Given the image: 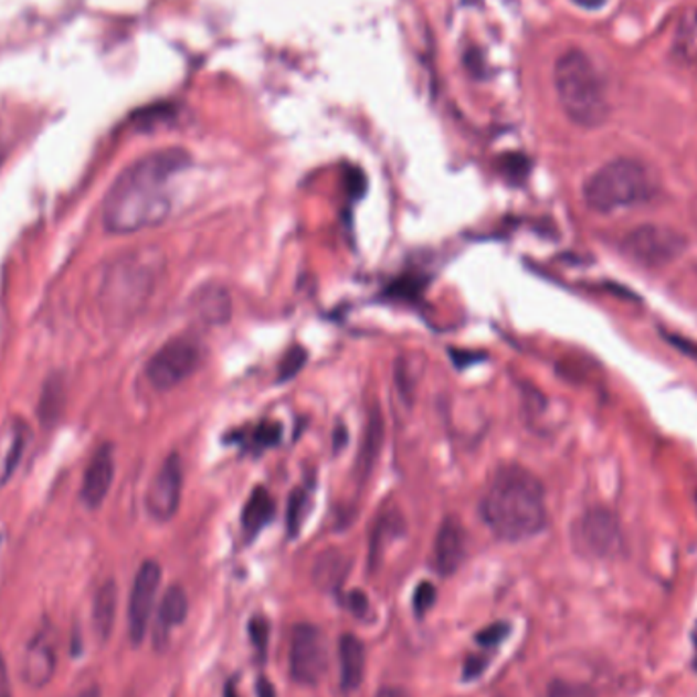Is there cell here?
Listing matches in <instances>:
<instances>
[{
    "label": "cell",
    "mask_w": 697,
    "mask_h": 697,
    "mask_svg": "<svg viewBox=\"0 0 697 697\" xmlns=\"http://www.w3.org/2000/svg\"><path fill=\"white\" fill-rule=\"evenodd\" d=\"M351 561L349 557L339 551V549H329L316 559L315 569H313V578L318 588L323 590H337L341 585L347 573H349Z\"/></svg>",
    "instance_id": "d6986e66"
},
{
    "label": "cell",
    "mask_w": 697,
    "mask_h": 697,
    "mask_svg": "<svg viewBox=\"0 0 697 697\" xmlns=\"http://www.w3.org/2000/svg\"><path fill=\"white\" fill-rule=\"evenodd\" d=\"M434 600H436V590H434L433 583H431V581H422L421 585L416 588L414 595H412L414 612H416L419 616H424V614L433 608Z\"/></svg>",
    "instance_id": "83f0119b"
},
{
    "label": "cell",
    "mask_w": 697,
    "mask_h": 697,
    "mask_svg": "<svg viewBox=\"0 0 697 697\" xmlns=\"http://www.w3.org/2000/svg\"><path fill=\"white\" fill-rule=\"evenodd\" d=\"M182 486H184L182 460L173 453L161 463L145 496L147 513L154 520L168 522L176 516L182 500Z\"/></svg>",
    "instance_id": "8fae6325"
},
{
    "label": "cell",
    "mask_w": 697,
    "mask_h": 697,
    "mask_svg": "<svg viewBox=\"0 0 697 697\" xmlns=\"http://www.w3.org/2000/svg\"><path fill=\"white\" fill-rule=\"evenodd\" d=\"M202 363V347L192 337H176L161 345L145 366L147 382L156 390H171L197 373Z\"/></svg>",
    "instance_id": "8992f818"
},
{
    "label": "cell",
    "mask_w": 697,
    "mask_h": 697,
    "mask_svg": "<svg viewBox=\"0 0 697 697\" xmlns=\"http://www.w3.org/2000/svg\"><path fill=\"white\" fill-rule=\"evenodd\" d=\"M308 514V496L303 489H296L289 498L288 506V532L289 537H296L303 530L304 518Z\"/></svg>",
    "instance_id": "cb8c5ba5"
},
{
    "label": "cell",
    "mask_w": 697,
    "mask_h": 697,
    "mask_svg": "<svg viewBox=\"0 0 697 697\" xmlns=\"http://www.w3.org/2000/svg\"><path fill=\"white\" fill-rule=\"evenodd\" d=\"M571 537L579 553L592 559H614L624 545L619 516L605 508H590L581 514Z\"/></svg>",
    "instance_id": "52a82bcc"
},
{
    "label": "cell",
    "mask_w": 697,
    "mask_h": 697,
    "mask_svg": "<svg viewBox=\"0 0 697 697\" xmlns=\"http://www.w3.org/2000/svg\"><path fill=\"white\" fill-rule=\"evenodd\" d=\"M57 667V646L52 631L41 629L35 632L21 658V677L29 687L41 689L50 684Z\"/></svg>",
    "instance_id": "7c38bea8"
},
{
    "label": "cell",
    "mask_w": 697,
    "mask_h": 697,
    "mask_svg": "<svg viewBox=\"0 0 697 697\" xmlns=\"http://www.w3.org/2000/svg\"><path fill=\"white\" fill-rule=\"evenodd\" d=\"M329 667V646L320 629L313 624H298L289 641V673L294 682L315 685Z\"/></svg>",
    "instance_id": "ba28073f"
},
{
    "label": "cell",
    "mask_w": 697,
    "mask_h": 697,
    "mask_svg": "<svg viewBox=\"0 0 697 697\" xmlns=\"http://www.w3.org/2000/svg\"><path fill=\"white\" fill-rule=\"evenodd\" d=\"M192 310L197 315L198 320H202L204 325H224L229 323L231 313H233V303L229 292L219 286V284H209L198 288L197 294L192 296Z\"/></svg>",
    "instance_id": "2e32d148"
},
{
    "label": "cell",
    "mask_w": 697,
    "mask_h": 697,
    "mask_svg": "<svg viewBox=\"0 0 697 697\" xmlns=\"http://www.w3.org/2000/svg\"><path fill=\"white\" fill-rule=\"evenodd\" d=\"M224 697H237L235 689H233V685H229V687H226V694H224Z\"/></svg>",
    "instance_id": "8d00e7d4"
},
{
    "label": "cell",
    "mask_w": 697,
    "mask_h": 697,
    "mask_svg": "<svg viewBox=\"0 0 697 697\" xmlns=\"http://www.w3.org/2000/svg\"><path fill=\"white\" fill-rule=\"evenodd\" d=\"M276 514V501L264 487H255L251 492L250 500L243 508V530L247 537H255L262 528L272 522Z\"/></svg>",
    "instance_id": "ffe728a7"
},
{
    "label": "cell",
    "mask_w": 697,
    "mask_h": 697,
    "mask_svg": "<svg viewBox=\"0 0 697 697\" xmlns=\"http://www.w3.org/2000/svg\"><path fill=\"white\" fill-rule=\"evenodd\" d=\"M341 604L345 605L349 612H353L356 616H366V612H368L369 608L368 598L361 592H349L347 595H342Z\"/></svg>",
    "instance_id": "f546056e"
},
{
    "label": "cell",
    "mask_w": 697,
    "mask_h": 697,
    "mask_svg": "<svg viewBox=\"0 0 697 697\" xmlns=\"http://www.w3.org/2000/svg\"><path fill=\"white\" fill-rule=\"evenodd\" d=\"M383 443V421L378 410H371L369 412L368 426H366V434H363V443L359 448V457H357V474L359 479H368V475L371 474L378 455H380V447Z\"/></svg>",
    "instance_id": "44dd1931"
},
{
    "label": "cell",
    "mask_w": 697,
    "mask_h": 697,
    "mask_svg": "<svg viewBox=\"0 0 697 697\" xmlns=\"http://www.w3.org/2000/svg\"><path fill=\"white\" fill-rule=\"evenodd\" d=\"M434 567L441 575H453L465 559V530L455 516H447L434 539Z\"/></svg>",
    "instance_id": "5bb4252c"
},
{
    "label": "cell",
    "mask_w": 697,
    "mask_h": 697,
    "mask_svg": "<svg viewBox=\"0 0 697 697\" xmlns=\"http://www.w3.org/2000/svg\"><path fill=\"white\" fill-rule=\"evenodd\" d=\"M188 166V151L178 147L137 159L106 194L103 207L106 231L129 235L163 223L171 211V180Z\"/></svg>",
    "instance_id": "6da1fadb"
},
{
    "label": "cell",
    "mask_w": 697,
    "mask_h": 697,
    "mask_svg": "<svg viewBox=\"0 0 697 697\" xmlns=\"http://www.w3.org/2000/svg\"><path fill=\"white\" fill-rule=\"evenodd\" d=\"M250 638L253 646L264 655L267 643H270V622L262 616H255L251 620Z\"/></svg>",
    "instance_id": "f1b7e54d"
},
{
    "label": "cell",
    "mask_w": 697,
    "mask_h": 697,
    "mask_svg": "<svg viewBox=\"0 0 697 697\" xmlns=\"http://www.w3.org/2000/svg\"><path fill=\"white\" fill-rule=\"evenodd\" d=\"M581 9H588V11H598L602 9L608 0H573Z\"/></svg>",
    "instance_id": "836d02e7"
},
{
    "label": "cell",
    "mask_w": 697,
    "mask_h": 697,
    "mask_svg": "<svg viewBox=\"0 0 697 697\" xmlns=\"http://www.w3.org/2000/svg\"><path fill=\"white\" fill-rule=\"evenodd\" d=\"M72 697H101V691H98V687H88V689H82L80 694Z\"/></svg>",
    "instance_id": "d590c367"
},
{
    "label": "cell",
    "mask_w": 697,
    "mask_h": 697,
    "mask_svg": "<svg viewBox=\"0 0 697 697\" xmlns=\"http://www.w3.org/2000/svg\"><path fill=\"white\" fill-rule=\"evenodd\" d=\"M555 91L567 117L579 127L595 129L610 117L604 80L581 50H569L555 64Z\"/></svg>",
    "instance_id": "3957f363"
},
{
    "label": "cell",
    "mask_w": 697,
    "mask_h": 697,
    "mask_svg": "<svg viewBox=\"0 0 697 697\" xmlns=\"http://www.w3.org/2000/svg\"><path fill=\"white\" fill-rule=\"evenodd\" d=\"M653 194V182L643 163L614 159L593 171L583 184L585 204L598 212L620 211L645 202Z\"/></svg>",
    "instance_id": "277c9868"
},
{
    "label": "cell",
    "mask_w": 697,
    "mask_h": 697,
    "mask_svg": "<svg viewBox=\"0 0 697 697\" xmlns=\"http://www.w3.org/2000/svg\"><path fill=\"white\" fill-rule=\"evenodd\" d=\"M694 641H696V646H697V626H696V632H694Z\"/></svg>",
    "instance_id": "74e56055"
},
{
    "label": "cell",
    "mask_w": 697,
    "mask_h": 697,
    "mask_svg": "<svg viewBox=\"0 0 697 697\" xmlns=\"http://www.w3.org/2000/svg\"><path fill=\"white\" fill-rule=\"evenodd\" d=\"M547 697H598V694L592 685L569 682V679H555L549 684Z\"/></svg>",
    "instance_id": "d4e9b609"
},
{
    "label": "cell",
    "mask_w": 697,
    "mask_h": 697,
    "mask_svg": "<svg viewBox=\"0 0 697 697\" xmlns=\"http://www.w3.org/2000/svg\"><path fill=\"white\" fill-rule=\"evenodd\" d=\"M117 583L115 581H105L94 595L93 604V626L96 636L105 643L110 638L113 629H115V619H117Z\"/></svg>",
    "instance_id": "ac0fdd59"
},
{
    "label": "cell",
    "mask_w": 697,
    "mask_h": 697,
    "mask_svg": "<svg viewBox=\"0 0 697 697\" xmlns=\"http://www.w3.org/2000/svg\"><path fill=\"white\" fill-rule=\"evenodd\" d=\"M306 357L308 356H306L304 347H294V349L289 351L288 356L284 357V361H282V368H279V382L294 378V376L304 368Z\"/></svg>",
    "instance_id": "4316f807"
},
{
    "label": "cell",
    "mask_w": 697,
    "mask_h": 697,
    "mask_svg": "<svg viewBox=\"0 0 697 697\" xmlns=\"http://www.w3.org/2000/svg\"><path fill=\"white\" fill-rule=\"evenodd\" d=\"M376 697H412L410 694H406L404 689H398V687H383L378 691V696Z\"/></svg>",
    "instance_id": "e575fe53"
},
{
    "label": "cell",
    "mask_w": 697,
    "mask_h": 697,
    "mask_svg": "<svg viewBox=\"0 0 697 697\" xmlns=\"http://www.w3.org/2000/svg\"><path fill=\"white\" fill-rule=\"evenodd\" d=\"M186 616H188V595L180 585H171L161 598L158 619L154 624V645L158 651H163L168 646L171 632L184 622Z\"/></svg>",
    "instance_id": "9a60e30c"
},
{
    "label": "cell",
    "mask_w": 697,
    "mask_h": 697,
    "mask_svg": "<svg viewBox=\"0 0 697 697\" xmlns=\"http://www.w3.org/2000/svg\"><path fill=\"white\" fill-rule=\"evenodd\" d=\"M673 52L679 62L694 64L697 62V9H687L675 31Z\"/></svg>",
    "instance_id": "7402d4cb"
},
{
    "label": "cell",
    "mask_w": 697,
    "mask_h": 697,
    "mask_svg": "<svg viewBox=\"0 0 697 697\" xmlns=\"http://www.w3.org/2000/svg\"><path fill=\"white\" fill-rule=\"evenodd\" d=\"M159 583H161V567L156 561H145L139 567L133 581L127 622H129V638L133 645H141L151 622V614L156 608Z\"/></svg>",
    "instance_id": "30bf717a"
},
{
    "label": "cell",
    "mask_w": 697,
    "mask_h": 697,
    "mask_svg": "<svg viewBox=\"0 0 697 697\" xmlns=\"http://www.w3.org/2000/svg\"><path fill=\"white\" fill-rule=\"evenodd\" d=\"M687 247V239L669 226L643 224L624 239V251L638 264L661 267L672 264Z\"/></svg>",
    "instance_id": "9c48e42d"
},
{
    "label": "cell",
    "mask_w": 697,
    "mask_h": 697,
    "mask_svg": "<svg viewBox=\"0 0 697 697\" xmlns=\"http://www.w3.org/2000/svg\"><path fill=\"white\" fill-rule=\"evenodd\" d=\"M486 658L469 657L465 663V679H474L477 675H482L486 669Z\"/></svg>",
    "instance_id": "4dcf8cb0"
},
{
    "label": "cell",
    "mask_w": 697,
    "mask_h": 697,
    "mask_svg": "<svg viewBox=\"0 0 697 697\" xmlns=\"http://www.w3.org/2000/svg\"><path fill=\"white\" fill-rule=\"evenodd\" d=\"M25 424H23V422H17V429H13V439H11V445H9V453H7L4 463H2V475H0L2 482H7L14 469H17V465H19V461H21V455H23V451H25Z\"/></svg>",
    "instance_id": "603a6c76"
},
{
    "label": "cell",
    "mask_w": 697,
    "mask_h": 697,
    "mask_svg": "<svg viewBox=\"0 0 697 697\" xmlns=\"http://www.w3.org/2000/svg\"><path fill=\"white\" fill-rule=\"evenodd\" d=\"M257 697H276V689L270 679L265 677L257 679Z\"/></svg>",
    "instance_id": "d6a6232c"
},
{
    "label": "cell",
    "mask_w": 697,
    "mask_h": 697,
    "mask_svg": "<svg viewBox=\"0 0 697 697\" xmlns=\"http://www.w3.org/2000/svg\"><path fill=\"white\" fill-rule=\"evenodd\" d=\"M339 658H341V689L345 694H351L359 689L366 673V646L353 636L342 634L339 643Z\"/></svg>",
    "instance_id": "e0dca14e"
},
{
    "label": "cell",
    "mask_w": 697,
    "mask_h": 697,
    "mask_svg": "<svg viewBox=\"0 0 697 697\" xmlns=\"http://www.w3.org/2000/svg\"><path fill=\"white\" fill-rule=\"evenodd\" d=\"M161 264L158 253H131L110 265L103 286V298L115 315L139 310L156 288Z\"/></svg>",
    "instance_id": "5b68a950"
},
{
    "label": "cell",
    "mask_w": 697,
    "mask_h": 697,
    "mask_svg": "<svg viewBox=\"0 0 697 697\" xmlns=\"http://www.w3.org/2000/svg\"><path fill=\"white\" fill-rule=\"evenodd\" d=\"M487 528L501 540H527L547 527L545 489L520 465H506L494 475L479 504Z\"/></svg>",
    "instance_id": "7a4b0ae2"
},
{
    "label": "cell",
    "mask_w": 697,
    "mask_h": 697,
    "mask_svg": "<svg viewBox=\"0 0 697 697\" xmlns=\"http://www.w3.org/2000/svg\"><path fill=\"white\" fill-rule=\"evenodd\" d=\"M115 479V448L113 445H101L94 451L88 461V467L84 472L82 487H80V500L88 508L96 510L106 500L110 486Z\"/></svg>",
    "instance_id": "4fadbf2b"
},
{
    "label": "cell",
    "mask_w": 697,
    "mask_h": 697,
    "mask_svg": "<svg viewBox=\"0 0 697 697\" xmlns=\"http://www.w3.org/2000/svg\"><path fill=\"white\" fill-rule=\"evenodd\" d=\"M508 632H510V624H506V622H494V624L486 626L484 631L477 632L475 641H477L479 645L486 646V648H494V646L500 645L501 641L508 636Z\"/></svg>",
    "instance_id": "484cf974"
},
{
    "label": "cell",
    "mask_w": 697,
    "mask_h": 697,
    "mask_svg": "<svg viewBox=\"0 0 697 697\" xmlns=\"http://www.w3.org/2000/svg\"><path fill=\"white\" fill-rule=\"evenodd\" d=\"M0 697H13L11 691V677H9V669H7V663L0 655Z\"/></svg>",
    "instance_id": "1f68e13d"
}]
</instances>
